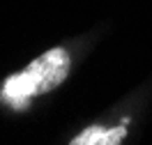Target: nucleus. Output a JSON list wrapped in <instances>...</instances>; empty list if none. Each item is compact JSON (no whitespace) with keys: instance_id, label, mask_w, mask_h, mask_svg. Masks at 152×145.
<instances>
[{"instance_id":"nucleus-1","label":"nucleus","mask_w":152,"mask_h":145,"mask_svg":"<svg viewBox=\"0 0 152 145\" xmlns=\"http://www.w3.org/2000/svg\"><path fill=\"white\" fill-rule=\"evenodd\" d=\"M69 69H72V58L65 48H48L37 60H32L23 71L7 78L0 97L16 108L26 106L32 97L56 90L69 76Z\"/></svg>"},{"instance_id":"nucleus-2","label":"nucleus","mask_w":152,"mask_h":145,"mask_svg":"<svg viewBox=\"0 0 152 145\" xmlns=\"http://www.w3.org/2000/svg\"><path fill=\"white\" fill-rule=\"evenodd\" d=\"M124 136H127V127L124 125L113 127V129L111 127L104 129L99 125H92L86 131H81L78 136H74L72 145H118L124 141Z\"/></svg>"}]
</instances>
